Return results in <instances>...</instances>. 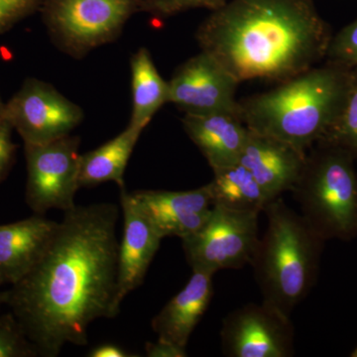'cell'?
I'll return each mask as SVG.
<instances>
[{
	"label": "cell",
	"mask_w": 357,
	"mask_h": 357,
	"mask_svg": "<svg viewBox=\"0 0 357 357\" xmlns=\"http://www.w3.org/2000/svg\"><path fill=\"white\" fill-rule=\"evenodd\" d=\"M192 275L184 288L174 296L154 317L152 330L158 340L187 349L196 326L210 306L213 295L211 272L192 270Z\"/></svg>",
	"instance_id": "16"
},
{
	"label": "cell",
	"mask_w": 357,
	"mask_h": 357,
	"mask_svg": "<svg viewBox=\"0 0 357 357\" xmlns=\"http://www.w3.org/2000/svg\"><path fill=\"white\" fill-rule=\"evenodd\" d=\"M220 340L229 357L295 356V330L290 316L262 301L229 312L222 321Z\"/></svg>",
	"instance_id": "10"
},
{
	"label": "cell",
	"mask_w": 357,
	"mask_h": 357,
	"mask_svg": "<svg viewBox=\"0 0 357 357\" xmlns=\"http://www.w3.org/2000/svg\"><path fill=\"white\" fill-rule=\"evenodd\" d=\"M1 293L2 292H0V307L3 305V303H2Z\"/></svg>",
	"instance_id": "31"
},
{
	"label": "cell",
	"mask_w": 357,
	"mask_h": 357,
	"mask_svg": "<svg viewBox=\"0 0 357 357\" xmlns=\"http://www.w3.org/2000/svg\"><path fill=\"white\" fill-rule=\"evenodd\" d=\"M25 199L35 215L75 208L79 188V138L67 135L40 145H24Z\"/></svg>",
	"instance_id": "8"
},
{
	"label": "cell",
	"mask_w": 357,
	"mask_h": 357,
	"mask_svg": "<svg viewBox=\"0 0 357 357\" xmlns=\"http://www.w3.org/2000/svg\"><path fill=\"white\" fill-rule=\"evenodd\" d=\"M182 124L213 171L239 161L248 135V128L239 114H184Z\"/></svg>",
	"instance_id": "17"
},
{
	"label": "cell",
	"mask_w": 357,
	"mask_h": 357,
	"mask_svg": "<svg viewBox=\"0 0 357 357\" xmlns=\"http://www.w3.org/2000/svg\"><path fill=\"white\" fill-rule=\"evenodd\" d=\"M326 62L354 70L357 68V20L333 35L326 51Z\"/></svg>",
	"instance_id": "23"
},
{
	"label": "cell",
	"mask_w": 357,
	"mask_h": 357,
	"mask_svg": "<svg viewBox=\"0 0 357 357\" xmlns=\"http://www.w3.org/2000/svg\"><path fill=\"white\" fill-rule=\"evenodd\" d=\"M143 130L128 124V128L93 151L82 154L79 162V185L93 187L102 183L114 182L126 187L124 173Z\"/></svg>",
	"instance_id": "18"
},
{
	"label": "cell",
	"mask_w": 357,
	"mask_h": 357,
	"mask_svg": "<svg viewBox=\"0 0 357 357\" xmlns=\"http://www.w3.org/2000/svg\"><path fill=\"white\" fill-rule=\"evenodd\" d=\"M131 194L162 238L191 236L206 222L213 208L208 184L191 191L138 190Z\"/></svg>",
	"instance_id": "13"
},
{
	"label": "cell",
	"mask_w": 357,
	"mask_h": 357,
	"mask_svg": "<svg viewBox=\"0 0 357 357\" xmlns=\"http://www.w3.org/2000/svg\"><path fill=\"white\" fill-rule=\"evenodd\" d=\"M307 152L248 129L239 163L250 171L270 199L292 191L299 178Z\"/></svg>",
	"instance_id": "14"
},
{
	"label": "cell",
	"mask_w": 357,
	"mask_h": 357,
	"mask_svg": "<svg viewBox=\"0 0 357 357\" xmlns=\"http://www.w3.org/2000/svg\"><path fill=\"white\" fill-rule=\"evenodd\" d=\"M196 37L239 83L279 84L325 60L333 33L312 0H227Z\"/></svg>",
	"instance_id": "2"
},
{
	"label": "cell",
	"mask_w": 357,
	"mask_h": 357,
	"mask_svg": "<svg viewBox=\"0 0 357 357\" xmlns=\"http://www.w3.org/2000/svg\"><path fill=\"white\" fill-rule=\"evenodd\" d=\"M130 68L132 112L129 124L144 130L156 112L169 103V83L159 74L146 48L134 54Z\"/></svg>",
	"instance_id": "19"
},
{
	"label": "cell",
	"mask_w": 357,
	"mask_h": 357,
	"mask_svg": "<svg viewBox=\"0 0 357 357\" xmlns=\"http://www.w3.org/2000/svg\"><path fill=\"white\" fill-rule=\"evenodd\" d=\"M351 357H357V347H356V349H354V351H352V352L351 354Z\"/></svg>",
	"instance_id": "30"
},
{
	"label": "cell",
	"mask_w": 357,
	"mask_h": 357,
	"mask_svg": "<svg viewBox=\"0 0 357 357\" xmlns=\"http://www.w3.org/2000/svg\"><path fill=\"white\" fill-rule=\"evenodd\" d=\"M119 190L123 234L117 259L116 305L121 309L129 294L142 285L163 238L140 210L132 194L126 187Z\"/></svg>",
	"instance_id": "12"
},
{
	"label": "cell",
	"mask_w": 357,
	"mask_h": 357,
	"mask_svg": "<svg viewBox=\"0 0 357 357\" xmlns=\"http://www.w3.org/2000/svg\"><path fill=\"white\" fill-rule=\"evenodd\" d=\"M227 2V0H148L144 13L152 14L155 17L168 18L191 9L217 10Z\"/></svg>",
	"instance_id": "24"
},
{
	"label": "cell",
	"mask_w": 357,
	"mask_h": 357,
	"mask_svg": "<svg viewBox=\"0 0 357 357\" xmlns=\"http://www.w3.org/2000/svg\"><path fill=\"white\" fill-rule=\"evenodd\" d=\"M41 0H0V32L31 13Z\"/></svg>",
	"instance_id": "25"
},
{
	"label": "cell",
	"mask_w": 357,
	"mask_h": 357,
	"mask_svg": "<svg viewBox=\"0 0 357 357\" xmlns=\"http://www.w3.org/2000/svg\"><path fill=\"white\" fill-rule=\"evenodd\" d=\"M258 213H246L213 206L201 229L182 239L192 270L211 272L239 269L250 264L258 236Z\"/></svg>",
	"instance_id": "7"
},
{
	"label": "cell",
	"mask_w": 357,
	"mask_h": 357,
	"mask_svg": "<svg viewBox=\"0 0 357 357\" xmlns=\"http://www.w3.org/2000/svg\"><path fill=\"white\" fill-rule=\"evenodd\" d=\"M35 356L36 347L13 312L0 314V357Z\"/></svg>",
	"instance_id": "22"
},
{
	"label": "cell",
	"mask_w": 357,
	"mask_h": 357,
	"mask_svg": "<svg viewBox=\"0 0 357 357\" xmlns=\"http://www.w3.org/2000/svg\"><path fill=\"white\" fill-rule=\"evenodd\" d=\"M208 185L213 206L229 210L260 213L273 201L239 162L213 171V180Z\"/></svg>",
	"instance_id": "20"
},
{
	"label": "cell",
	"mask_w": 357,
	"mask_h": 357,
	"mask_svg": "<svg viewBox=\"0 0 357 357\" xmlns=\"http://www.w3.org/2000/svg\"><path fill=\"white\" fill-rule=\"evenodd\" d=\"M292 192L301 215L325 241L357 236V172L351 155L317 143Z\"/></svg>",
	"instance_id": "5"
},
{
	"label": "cell",
	"mask_w": 357,
	"mask_h": 357,
	"mask_svg": "<svg viewBox=\"0 0 357 357\" xmlns=\"http://www.w3.org/2000/svg\"><path fill=\"white\" fill-rule=\"evenodd\" d=\"M264 213L266 230L250 264L263 301L291 317L316 283L326 241L280 197Z\"/></svg>",
	"instance_id": "4"
},
{
	"label": "cell",
	"mask_w": 357,
	"mask_h": 357,
	"mask_svg": "<svg viewBox=\"0 0 357 357\" xmlns=\"http://www.w3.org/2000/svg\"><path fill=\"white\" fill-rule=\"evenodd\" d=\"M112 203L76 206L65 211L50 244L20 281L1 293L36 347L57 357L67 344H89V326L114 319L116 305L117 222Z\"/></svg>",
	"instance_id": "1"
},
{
	"label": "cell",
	"mask_w": 357,
	"mask_h": 357,
	"mask_svg": "<svg viewBox=\"0 0 357 357\" xmlns=\"http://www.w3.org/2000/svg\"><path fill=\"white\" fill-rule=\"evenodd\" d=\"M13 129L2 112L0 114V183L6 178L15 155L16 146L11 139Z\"/></svg>",
	"instance_id": "26"
},
{
	"label": "cell",
	"mask_w": 357,
	"mask_h": 357,
	"mask_svg": "<svg viewBox=\"0 0 357 357\" xmlns=\"http://www.w3.org/2000/svg\"><path fill=\"white\" fill-rule=\"evenodd\" d=\"M89 357H129L133 356V354H129V352L124 351L119 345L114 344H102L93 347L89 352Z\"/></svg>",
	"instance_id": "28"
},
{
	"label": "cell",
	"mask_w": 357,
	"mask_h": 357,
	"mask_svg": "<svg viewBox=\"0 0 357 357\" xmlns=\"http://www.w3.org/2000/svg\"><path fill=\"white\" fill-rule=\"evenodd\" d=\"M148 0H41L45 24L52 38L73 57L114 41Z\"/></svg>",
	"instance_id": "6"
},
{
	"label": "cell",
	"mask_w": 357,
	"mask_h": 357,
	"mask_svg": "<svg viewBox=\"0 0 357 357\" xmlns=\"http://www.w3.org/2000/svg\"><path fill=\"white\" fill-rule=\"evenodd\" d=\"M57 225L41 215L0 225V287L13 285L29 273L50 244Z\"/></svg>",
	"instance_id": "15"
},
{
	"label": "cell",
	"mask_w": 357,
	"mask_h": 357,
	"mask_svg": "<svg viewBox=\"0 0 357 357\" xmlns=\"http://www.w3.org/2000/svg\"><path fill=\"white\" fill-rule=\"evenodd\" d=\"M145 352L148 357H185L187 351L184 347H178L165 340H158L155 342H147Z\"/></svg>",
	"instance_id": "27"
},
{
	"label": "cell",
	"mask_w": 357,
	"mask_h": 357,
	"mask_svg": "<svg viewBox=\"0 0 357 357\" xmlns=\"http://www.w3.org/2000/svg\"><path fill=\"white\" fill-rule=\"evenodd\" d=\"M169 83V103L185 114H239V82L220 62L201 51L177 68Z\"/></svg>",
	"instance_id": "11"
},
{
	"label": "cell",
	"mask_w": 357,
	"mask_h": 357,
	"mask_svg": "<svg viewBox=\"0 0 357 357\" xmlns=\"http://www.w3.org/2000/svg\"><path fill=\"white\" fill-rule=\"evenodd\" d=\"M4 109V103L2 102L1 98H0V114L3 112Z\"/></svg>",
	"instance_id": "29"
},
{
	"label": "cell",
	"mask_w": 357,
	"mask_h": 357,
	"mask_svg": "<svg viewBox=\"0 0 357 357\" xmlns=\"http://www.w3.org/2000/svg\"><path fill=\"white\" fill-rule=\"evenodd\" d=\"M318 143L340 148L357 160V68L351 70L340 114Z\"/></svg>",
	"instance_id": "21"
},
{
	"label": "cell",
	"mask_w": 357,
	"mask_h": 357,
	"mask_svg": "<svg viewBox=\"0 0 357 357\" xmlns=\"http://www.w3.org/2000/svg\"><path fill=\"white\" fill-rule=\"evenodd\" d=\"M3 115L24 145L60 139L84 119V112L51 84L29 79L4 105Z\"/></svg>",
	"instance_id": "9"
},
{
	"label": "cell",
	"mask_w": 357,
	"mask_h": 357,
	"mask_svg": "<svg viewBox=\"0 0 357 357\" xmlns=\"http://www.w3.org/2000/svg\"><path fill=\"white\" fill-rule=\"evenodd\" d=\"M351 70L325 64L238 100L246 128L307 152L333 126L344 105Z\"/></svg>",
	"instance_id": "3"
}]
</instances>
